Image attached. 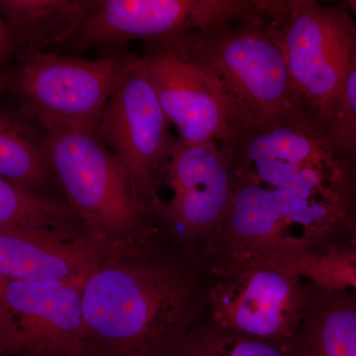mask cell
<instances>
[{
    "label": "cell",
    "instance_id": "26",
    "mask_svg": "<svg viewBox=\"0 0 356 356\" xmlns=\"http://www.w3.org/2000/svg\"><path fill=\"white\" fill-rule=\"evenodd\" d=\"M88 356H113V355H89Z\"/></svg>",
    "mask_w": 356,
    "mask_h": 356
},
{
    "label": "cell",
    "instance_id": "8",
    "mask_svg": "<svg viewBox=\"0 0 356 356\" xmlns=\"http://www.w3.org/2000/svg\"><path fill=\"white\" fill-rule=\"evenodd\" d=\"M234 178L221 145L175 139L159 186L166 185L170 197L161 206L158 222L181 252L197 261L228 213Z\"/></svg>",
    "mask_w": 356,
    "mask_h": 356
},
{
    "label": "cell",
    "instance_id": "11",
    "mask_svg": "<svg viewBox=\"0 0 356 356\" xmlns=\"http://www.w3.org/2000/svg\"><path fill=\"white\" fill-rule=\"evenodd\" d=\"M261 17L257 0H99L67 44L83 51L132 40L159 43L192 30Z\"/></svg>",
    "mask_w": 356,
    "mask_h": 356
},
{
    "label": "cell",
    "instance_id": "24",
    "mask_svg": "<svg viewBox=\"0 0 356 356\" xmlns=\"http://www.w3.org/2000/svg\"><path fill=\"white\" fill-rule=\"evenodd\" d=\"M6 355H9L8 350H7L6 343H4L3 339H2L1 334H0V356Z\"/></svg>",
    "mask_w": 356,
    "mask_h": 356
},
{
    "label": "cell",
    "instance_id": "18",
    "mask_svg": "<svg viewBox=\"0 0 356 356\" xmlns=\"http://www.w3.org/2000/svg\"><path fill=\"white\" fill-rule=\"evenodd\" d=\"M172 356H295L294 346L229 331L204 316Z\"/></svg>",
    "mask_w": 356,
    "mask_h": 356
},
{
    "label": "cell",
    "instance_id": "17",
    "mask_svg": "<svg viewBox=\"0 0 356 356\" xmlns=\"http://www.w3.org/2000/svg\"><path fill=\"white\" fill-rule=\"evenodd\" d=\"M76 221L67 202L0 177V229L67 228Z\"/></svg>",
    "mask_w": 356,
    "mask_h": 356
},
{
    "label": "cell",
    "instance_id": "13",
    "mask_svg": "<svg viewBox=\"0 0 356 356\" xmlns=\"http://www.w3.org/2000/svg\"><path fill=\"white\" fill-rule=\"evenodd\" d=\"M118 255L124 254L74 227L0 229L1 280L86 281Z\"/></svg>",
    "mask_w": 356,
    "mask_h": 356
},
{
    "label": "cell",
    "instance_id": "25",
    "mask_svg": "<svg viewBox=\"0 0 356 356\" xmlns=\"http://www.w3.org/2000/svg\"><path fill=\"white\" fill-rule=\"evenodd\" d=\"M350 242L356 243V222H355V229H353V236H351Z\"/></svg>",
    "mask_w": 356,
    "mask_h": 356
},
{
    "label": "cell",
    "instance_id": "12",
    "mask_svg": "<svg viewBox=\"0 0 356 356\" xmlns=\"http://www.w3.org/2000/svg\"><path fill=\"white\" fill-rule=\"evenodd\" d=\"M143 58L161 108L180 140L222 146L245 122L217 79L180 60L163 44L147 43Z\"/></svg>",
    "mask_w": 356,
    "mask_h": 356
},
{
    "label": "cell",
    "instance_id": "10",
    "mask_svg": "<svg viewBox=\"0 0 356 356\" xmlns=\"http://www.w3.org/2000/svg\"><path fill=\"white\" fill-rule=\"evenodd\" d=\"M84 283L0 278V334L8 355L88 356Z\"/></svg>",
    "mask_w": 356,
    "mask_h": 356
},
{
    "label": "cell",
    "instance_id": "27",
    "mask_svg": "<svg viewBox=\"0 0 356 356\" xmlns=\"http://www.w3.org/2000/svg\"><path fill=\"white\" fill-rule=\"evenodd\" d=\"M355 296H356V295H355Z\"/></svg>",
    "mask_w": 356,
    "mask_h": 356
},
{
    "label": "cell",
    "instance_id": "20",
    "mask_svg": "<svg viewBox=\"0 0 356 356\" xmlns=\"http://www.w3.org/2000/svg\"><path fill=\"white\" fill-rule=\"evenodd\" d=\"M327 130L337 151L356 163V55L344 86L341 108Z\"/></svg>",
    "mask_w": 356,
    "mask_h": 356
},
{
    "label": "cell",
    "instance_id": "7",
    "mask_svg": "<svg viewBox=\"0 0 356 356\" xmlns=\"http://www.w3.org/2000/svg\"><path fill=\"white\" fill-rule=\"evenodd\" d=\"M168 125L144 58L129 56L96 132L156 218L159 186L175 142Z\"/></svg>",
    "mask_w": 356,
    "mask_h": 356
},
{
    "label": "cell",
    "instance_id": "9",
    "mask_svg": "<svg viewBox=\"0 0 356 356\" xmlns=\"http://www.w3.org/2000/svg\"><path fill=\"white\" fill-rule=\"evenodd\" d=\"M128 57L88 60L44 51L21 62L9 88L42 128L96 129Z\"/></svg>",
    "mask_w": 356,
    "mask_h": 356
},
{
    "label": "cell",
    "instance_id": "6",
    "mask_svg": "<svg viewBox=\"0 0 356 356\" xmlns=\"http://www.w3.org/2000/svg\"><path fill=\"white\" fill-rule=\"evenodd\" d=\"M205 317L245 336L294 346L308 281L278 262H245L209 271Z\"/></svg>",
    "mask_w": 356,
    "mask_h": 356
},
{
    "label": "cell",
    "instance_id": "4",
    "mask_svg": "<svg viewBox=\"0 0 356 356\" xmlns=\"http://www.w3.org/2000/svg\"><path fill=\"white\" fill-rule=\"evenodd\" d=\"M159 44L217 79L245 122L307 109L264 15L192 30Z\"/></svg>",
    "mask_w": 356,
    "mask_h": 356
},
{
    "label": "cell",
    "instance_id": "14",
    "mask_svg": "<svg viewBox=\"0 0 356 356\" xmlns=\"http://www.w3.org/2000/svg\"><path fill=\"white\" fill-rule=\"evenodd\" d=\"M99 0H0V15L21 62L67 43Z\"/></svg>",
    "mask_w": 356,
    "mask_h": 356
},
{
    "label": "cell",
    "instance_id": "21",
    "mask_svg": "<svg viewBox=\"0 0 356 356\" xmlns=\"http://www.w3.org/2000/svg\"><path fill=\"white\" fill-rule=\"evenodd\" d=\"M14 54V46L10 32L0 15V67L9 60Z\"/></svg>",
    "mask_w": 356,
    "mask_h": 356
},
{
    "label": "cell",
    "instance_id": "5",
    "mask_svg": "<svg viewBox=\"0 0 356 356\" xmlns=\"http://www.w3.org/2000/svg\"><path fill=\"white\" fill-rule=\"evenodd\" d=\"M306 108L329 127L356 55V20L344 2L257 0Z\"/></svg>",
    "mask_w": 356,
    "mask_h": 356
},
{
    "label": "cell",
    "instance_id": "3",
    "mask_svg": "<svg viewBox=\"0 0 356 356\" xmlns=\"http://www.w3.org/2000/svg\"><path fill=\"white\" fill-rule=\"evenodd\" d=\"M43 131L49 163L84 228L119 254L144 252L158 221L96 129L51 126Z\"/></svg>",
    "mask_w": 356,
    "mask_h": 356
},
{
    "label": "cell",
    "instance_id": "15",
    "mask_svg": "<svg viewBox=\"0 0 356 356\" xmlns=\"http://www.w3.org/2000/svg\"><path fill=\"white\" fill-rule=\"evenodd\" d=\"M308 281L295 356H356V296Z\"/></svg>",
    "mask_w": 356,
    "mask_h": 356
},
{
    "label": "cell",
    "instance_id": "16",
    "mask_svg": "<svg viewBox=\"0 0 356 356\" xmlns=\"http://www.w3.org/2000/svg\"><path fill=\"white\" fill-rule=\"evenodd\" d=\"M0 177L41 194L57 181L47 158L44 134L38 137L24 122L1 111Z\"/></svg>",
    "mask_w": 356,
    "mask_h": 356
},
{
    "label": "cell",
    "instance_id": "1",
    "mask_svg": "<svg viewBox=\"0 0 356 356\" xmlns=\"http://www.w3.org/2000/svg\"><path fill=\"white\" fill-rule=\"evenodd\" d=\"M198 264L143 252L95 269L81 296L88 356H172L207 310Z\"/></svg>",
    "mask_w": 356,
    "mask_h": 356
},
{
    "label": "cell",
    "instance_id": "19",
    "mask_svg": "<svg viewBox=\"0 0 356 356\" xmlns=\"http://www.w3.org/2000/svg\"><path fill=\"white\" fill-rule=\"evenodd\" d=\"M284 266L316 284L350 290L356 295V243H346L323 254L307 255Z\"/></svg>",
    "mask_w": 356,
    "mask_h": 356
},
{
    "label": "cell",
    "instance_id": "2",
    "mask_svg": "<svg viewBox=\"0 0 356 356\" xmlns=\"http://www.w3.org/2000/svg\"><path fill=\"white\" fill-rule=\"evenodd\" d=\"M222 147L236 178L307 200L356 203V163L308 109L240 124Z\"/></svg>",
    "mask_w": 356,
    "mask_h": 356
},
{
    "label": "cell",
    "instance_id": "22",
    "mask_svg": "<svg viewBox=\"0 0 356 356\" xmlns=\"http://www.w3.org/2000/svg\"><path fill=\"white\" fill-rule=\"evenodd\" d=\"M9 83H10V76L6 74L0 67V95L9 88Z\"/></svg>",
    "mask_w": 356,
    "mask_h": 356
},
{
    "label": "cell",
    "instance_id": "23",
    "mask_svg": "<svg viewBox=\"0 0 356 356\" xmlns=\"http://www.w3.org/2000/svg\"><path fill=\"white\" fill-rule=\"evenodd\" d=\"M344 4L348 7V10L350 11L356 20V0H348V1H344Z\"/></svg>",
    "mask_w": 356,
    "mask_h": 356
}]
</instances>
